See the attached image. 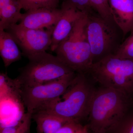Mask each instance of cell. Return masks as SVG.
<instances>
[{"label":"cell","instance_id":"1","mask_svg":"<svg viewBox=\"0 0 133 133\" xmlns=\"http://www.w3.org/2000/svg\"><path fill=\"white\" fill-rule=\"evenodd\" d=\"M130 95L121 91L101 87L97 88L88 115L89 129L107 133L129 112Z\"/></svg>","mask_w":133,"mask_h":133},{"label":"cell","instance_id":"2","mask_svg":"<svg viewBox=\"0 0 133 133\" xmlns=\"http://www.w3.org/2000/svg\"><path fill=\"white\" fill-rule=\"evenodd\" d=\"M94 82L88 73H76L72 83L63 95L43 110L70 121L80 122L88 118L90 112L97 89Z\"/></svg>","mask_w":133,"mask_h":133},{"label":"cell","instance_id":"3","mask_svg":"<svg viewBox=\"0 0 133 133\" xmlns=\"http://www.w3.org/2000/svg\"><path fill=\"white\" fill-rule=\"evenodd\" d=\"M85 31L90 46L92 64L116 55L124 40L118 26L109 24L97 13L87 15Z\"/></svg>","mask_w":133,"mask_h":133},{"label":"cell","instance_id":"4","mask_svg":"<svg viewBox=\"0 0 133 133\" xmlns=\"http://www.w3.org/2000/svg\"><path fill=\"white\" fill-rule=\"evenodd\" d=\"M28 58V63L19 69L15 79L21 88L49 83L76 72L56 56L46 51Z\"/></svg>","mask_w":133,"mask_h":133},{"label":"cell","instance_id":"5","mask_svg":"<svg viewBox=\"0 0 133 133\" xmlns=\"http://www.w3.org/2000/svg\"><path fill=\"white\" fill-rule=\"evenodd\" d=\"M87 15L85 14L78 20L70 35L55 51L57 56L76 73H87L92 65L85 31Z\"/></svg>","mask_w":133,"mask_h":133},{"label":"cell","instance_id":"6","mask_svg":"<svg viewBox=\"0 0 133 133\" xmlns=\"http://www.w3.org/2000/svg\"><path fill=\"white\" fill-rule=\"evenodd\" d=\"M87 73L101 86L130 96L133 92V59L109 56L92 65Z\"/></svg>","mask_w":133,"mask_h":133},{"label":"cell","instance_id":"7","mask_svg":"<svg viewBox=\"0 0 133 133\" xmlns=\"http://www.w3.org/2000/svg\"><path fill=\"white\" fill-rule=\"evenodd\" d=\"M76 72L57 80L21 88L23 104L27 112L33 114L44 110L63 95L72 83Z\"/></svg>","mask_w":133,"mask_h":133},{"label":"cell","instance_id":"8","mask_svg":"<svg viewBox=\"0 0 133 133\" xmlns=\"http://www.w3.org/2000/svg\"><path fill=\"white\" fill-rule=\"evenodd\" d=\"M54 27L33 29L17 23L10 26L6 31L14 39L22 51V55L28 58L50 49Z\"/></svg>","mask_w":133,"mask_h":133},{"label":"cell","instance_id":"9","mask_svg":"<svg viewBox=\"0 0 133 133\" xmlns=\"http://www.w3.org/2000/svg\"><path fill=\"white\" fill-rule=\"evenodd\" d=\"M61 8L62 15L55 24L52 33L50 50L52 52H55L59 44L70 35L78 20L86 14L63 3Z\"/></svg>","mask_w":133,"mask_h":133},{"label":"cell","instance_id":"10","mask_svg":"<svg viewBox=\"0 0 133 133\" xmlns=\"http://www.w3.org/2000/svg\"><path fill=\"white\" fill-rule=\"evenodd\" d=\"M62 13L61 8L30 10L23 14L19 24L27 28L33 29L48 28L55 26Z\"/></svg>","mask_w":133,"mask_h":133},{"label":"cell","instance_id":"11","mask_svg":"<svg viewBox=\"0 0 133 133\" xmlns=\"http://www.w3.org/2000/svg\"><path fill=\"white\" fill-rule=\"evenodd\" d=\"M108 1L114 19L121 29L125 39L128 34L133 31V0Z\"/></svg>","mask_w":133,"mask_h":133},{"label":"cell","instance_id":"12","mask_svg":"<svg viewBox=\"0 0 133 133\" xmlns=\"http://www.w3.org/2000/svg\"><path fill=\"white\" fill-rule=\"evenodd\" d=\"M32 119L36 124L37 133H56L70 121L46 110L34 113Z\"/></svg>","mask_w":133,"mask_h":133},{"label":"cell","instance_id":"13","mask_svg":"<svg viewBox=\"0 0 133 133\" xmlns=\"http://www.w3.org/2000/svg\"><path fill=\"white\" fill-rule=\"evenodd\" d=\"M22 55L19 46L10 34L6 30H0V55L5 67L20 60Z\"/></svg>","mask_w":133,"mask_h":133},{"label":"cell","instance_id":"14","mask_svg":"<svg viewBox=\"0 0 133 133\" xmlns=\"http://www.w3.org/2000/svg\"><path fill=\"white\" fill-rule=\"evenodd\" d=\"M22 9L17 0H0V30H6L20 21Z\"/></svg>","mask_w":133,"mask_h":133},{"label":"cell","instance_id":"15","mask_svg":"<svg viewBox=\"0 0 133 133\" xmlns=\"http://www.w3.org/2000/svg\"><path fill=\"white\" fill-rule=\"evenodd\" d=\"M89 1L94 11L101 18L109 24L118 26L114 19L108 0Z\"/></svg>","mask_w":133,"mask_h":133},{"label":"cell","instance_id":"16","mask_svg":"<svg viewBox=\"0 0 133 133\" xmlns=\"http://www.w3.org/2000/svg\"><path fill=\"white\" fill-rule=\"evenodd\" d=\"M31 119L32 114L27 112L16 124L0 128V133H30Z\"/></svg>","mask_w":133,"mask_h":133},{"label":"cell","instance_id":"17","mask_svg":"<svg viewBox=\"0 0 133 133\" xmlns=\"http://www.w3.org/2000/svg\"><path fill=\"white\" fill-rule=\"evenodd\" d=\"M25 12L30 10L45 8H58L59 0H17Z\"/></svg>","mask_w":133,"mask_h":133},{"label":"cell","instance_id":"18","mask_svg":"<svg viewBox=\"0 0 133 133\" xmlns=\"http://www.w3.org/2000/svg\"><path fill=\"white\" fill-rule=\"evenodd\" d=\"M129 113L107 133H133V115Z\"/></svg>","mask_w":133,"mask_h":133},{"label":"cell","instance_id":"19","mask_svg":"<svg viewBox=\"0 0 133 133\" xmlns=\"http://www.w3.org/2000/svg\"><path fill=\"white\" fill-rule=\"evenodd\" d=\"M115 56L120 58L133 59V31L124 39Z\"/></svg>","mask_w":133,"mask_h":133},{"label":"cell","instance_id":"20","mask_svg":"<svg viewBox=\"0 0 133 133\" xmlns=\"http://www.w3.org/2000/svg\"><path fill=\"white\" fill-rule=\"evenodd\" d=\"M89 131L88 125H83L79 122L70 121L56 133H89Z\"/></svg>","mask_w":133,"mask_h":133},{"label":"cell","instance_id":"21","mask_svg":"<svg viewBox=\"0 0 133 133\" xmlns=\"http://www.w3.org/2000/svg\"><path fill=\"white\" fill-rule=\"evenodd\" d=\"M62 3L72 6L87 15L96 13L91 6L89 0H63Z\"/></svg>","mask_w":133,"mask_h":133},{"label":"cell","instance_id":"22","mask_svg":"<svg viewBox=\"0 0 133 133\" xmlns=\"http://www.w3.org/2000/svg\"><path fill=\"white\" fill-rule=\"evenodd\" d=\"M89 133H98L97 132H93V131H90H90H89Z\"/></svg>","mask_w":133,"mask_h":133}]
</instances>
